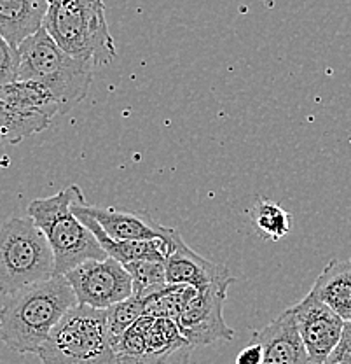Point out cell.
<instances>
[{
	"mask_svg": "<svg viewBox=\"0 0 351 364\" xmlns=\"http://www.w3.org/2000/svg\"><path fill=\"white\" fill-rule=\"evenodd\" d=\"M77 305L63 275H52L9 296L0 310V340L18 354H37L49 333Z\"/></svg>",
	"mask_w": 351,
	"mask_h": 364,
	"instance_id": "obj_1",
	"label": "cell"
},
{
	"mask_svg": "<svg viewBox=\"0 0 351 364\" xmlns=\"http://www.w3.org/2000/svg\"><path fill=\"white\" fill-rule=\"evenodd\" d=\"M86 202L82 189L70 184L48 198H35L28 205V218L46 237L52 257L55 275H65L89 259H107V254L94 235L77 218L72 205Z\"/></svg>",
	"mask_w": 351,
	"mask_h": 364,
	"instance_id": "obj_2",
	"label": "cell"
},
{
	"mask_svg": "<svg viewBox=\"0 0 351 364\" xmlns=\"http://www.w3.org/2000/svg\"><path fill=\"white\" fill-rule=\"evenodd\" d=\"M18 55L16 81H33L46 88L58 104L60 114L72 111L88 95L94 65L60 49L44 26L20 44Z\"/></svg>",
	"mask_w": 351,
	"mask_h": 364,
	"instance_id": "obj_3",
	"label": "cell"
},
{
	"mask_svg": "<svg viewBox=\"0 0 351 364\" xmlns=\"http://www.w3.org/2000/svg\"><path fill=\"white\" fill-rule=\"evenodd\" d=\"M44 30L60 49L93 65H108L117 51L108 32L104 0H55Z\"/></svg>",
	"mask_w": 351,
	"mask_h": 364,
	"instance_id": "obj_4",
	"label": "cell"
},
{
	"mask_svg": "<svg viewBox=\"0 0 351 364\" xmlns=\"http://www.w3.org/2000/svg\"><path fill=\"white\" fill-rule=\"evenodd\" d=\"M37 355L43 364H116L105 310L75 305L56 322Z\"/></svg>",
	"mask_w": 351,
	"mask_h": 364,
	"instance_id": "obj_5",
	"label": "cell"
},
{
	"mask_svg": "<svg viewBox=\"0 0 351 364\" xmlns=\"http://www.w3.org/2000/svg\"><path fill=\"white\" fill-rule=\"evenodd\" d=\"M55 275L46 237L30 218H11L0 226V294H14Z\"/></svg>",
	"mask_w": 351,
	"mask_h": 364,
	"instance_id": "obj_6",
	"label": "cell"
},
{
	"mask_svg": "<svg viewBox=\"0 0 351 364\" xmlns=\"http://www.w3.org/2000/svg\"><path fill=\"white\" fill-rule=\"evenodd\" d=\"M74 291L77 305L107 310L133 294L130 273L119 261L89 259L63 275Z\"/></svg>",
	"mask_w": 351,
	"mask_h": 364,
	"instance_id": "obj_7",
	"label": "cell"
},
{
	"mask_svg": "<svg viewBox=\"0 0 351 364\" xmlns=\"http://www.w3.org/2000/svg\"><path fill=\"white\" fill-rule=\"evenodd\" d=\"M228 289L229 286H213L203 293H196L182 309L175 324L192 347L234 338V331L224 321Z\"/></svg>",
	"mask_w": 351,
	"mask_h": 364,
	"instance_id": "obj_8",
	"label": "cell"
},
{
	"mask_svg": "<svg viewBox=\"0 0 351 364\" xmlns=\"http://www.w3.org/2000/svg\"><path fill=\"white\" fill-rule=\"evenodd\" d=\"M309 364H322L341 338L342 321L334 310L309 291L297 305L290 306Z\"/></svg>",
	"mask_w": 351,
	"mask_h": 364,
	"instance_id": "obj_9",
	"label": "cell"
},
{
	"mask_svg": "<svg viewBox=\"0 0 351 364\" xmlns=\"http://www.w3.org/2000/svg\"><path fill=\"white\" fill-rule=\"evenodd\" d=\"M168 286H191L198 293L213 286H231L234 277L224 264H217L187 247L180 233L173 237L172 250L165 261Z\"/></svg>",
	"mask_w": 351,
	"mask_h": 364,
	"instance_id": "obj_10",
	"label": "cell"
},
{
	"mask_svg": "<svg viewBox=\"0 0 351 364\" xmlns=\"http://www.w3.org/2000/svg\"><path fill=\"white\" fill-rule=\"evenodd\" d=\"M86 210L108 238L116 242L152 240V238L173 237L175 228H166L152 219L147 212L126 210L117 207H91L86 203Z\"/></svg>",
	"mask_w": 351,
	"mask_h": 364,
	"instance_id": "obj_11",
	"label": "cell"
},
{
	"mask_svg": "<svg viewBox=\"0 0 351 364\" xmlns=\"http://www.w3.org/2000/svg\"><path fill=\"white\" fill-rule=\"evenodd\" d=\"M254 336L262 347L260 364H309L290 309L273 318L266 328L255 331Z\"/></svg>",
	"mask_w": 351,
	"mask_h": 364,
	"instance_id": "obj_12",
	"label": "cell"
},
{
	"mask_svg": "<svg viewBox=\"0 0 351 364\" xmlns=\"http://www.w3.org/2000/svg\"><path fill=\"white\" fill-rule=\"evenodd\" d=\"M48 9V0H0V36L18 49L43 28Z\"/></svg>",
	"mask_w": 351,
	"mask_h": 364,
	"instance_id": "obj_13",
	"label": "cell"
},
{
	"mask_svg": "<svg viewBox=\"0 0 351 364\" xmlns=\"http://www.w3.org/2000/svg\"><path fill=\"white\" fill-rule=\"evenodd\" d=\"M147 364H189L192 345L169 318L149 317L145 329Z\"/></svg>",
	"mask_w": 351,
	"mask_h": 364,
	"instance_id": "obj_14",
	"label": "cell"
},
{
	"mask_svg": "<svg viewBox=\"0 0 351 364\" xmlns=\"http://www.w3.org/2000/svg\"><path fill=\"white\" fill-rule=\"evenodd\" d=\"M311 293L348 322L351 316V257L332 259L316 277Z\"/></svg>",
	"mask_w": 351,
	"mask_h": 364,
	"instance_id": "obj_15",
	"label": "cell"
},
{
	"mask_svg": "<svg viewBox=\"0 0 351 364\" xmlns=\"http://www.w3.org/2000/svg\"><path fill=\"white\" fill-rule=\"evenodd\" d=\"M0 104L20 112H32L49 119L60 114V107L46 88L33 81H14L0 88Z\"/></svg>",
	"mask_w": 351,
	"mask_h": 364,
	"instance_id": "obj_16",
	"label": "cell"
},
{
	"mask_svg": "<svg viewBox=\"0 0 351 364\" xmlns=\"http://www.w3.org/2000/svg\"><path fill=\"white\" fill-rule=\"evenodd\" d=\"M248 214H250L255 230L267 240H282L292 231V214L277 202L257 198Z\"/></svg>",
	"mask_w": 351,
	"mask_h": 364,
	"instance_id": "obj_17",
	"label": "cell"
},
{
	"mask_svg": "<svg viewBox=\"0 0 351 364\" xmlns=\"http://www.w3.org/2000/svg\"><path fill=\"white\" fill-rule=\"evenodd\" d=\"M198 291L191 286H165L157 293L143 298V317L169 318L175 322L186 303Z\"/></svg>",
	"mask_w": 351,
	"mask_h": 364,
	"instance_id": "obj_18",
	"label": "cell"
},
{
	"mask_svg": "<svg viewBox=\"0 0 351 364\" xmlns=\"http://www.w3.org/2000/svg\"><path fill=\"white\" fill-rule=\"evenodd\" d=\"M130 273L131 284H133V294L145 298L157 291L163 289L166 284L165 261H133V263L123 264Z\"/></svg>",
	"mask_w": 351,
	"mask_h": 364,
	"instance_id": "obj_19",
	"label": "cell"
},
{
	"mask_svg": "<svg viewBox=\"0 0 351 364\" xmlns=\"http://www.w3.org/2000/svg\"><path fill=\"white\" fill-rule=\"evenodd\" d=\"M142 317L143 298H140V296L131 294L130 298L108 306V309L105 310V318H107V329L112 343Z\"/></svg>",
	"mask_w": 351,
	"mask_h": 364,
	"instance_id": "obj_20",
	"label": "cell"
},
{
	"mask_svg": "<svg viewBox=\"0 0 351 364\" xmlns=\"http://www.w3.org/2000/svg\"><path fill=\"white\" fill-rule=\"evenodd\" d=\"M18 67H20L18 49H14L13 46L0 36V88L16 81Z\"/></svg>",
	"mask_w": 351,
	"mask_h": 364,
	"instance_id": "obj_21",
	"label": "cell"
},
{
	"mask_svg": "<svg viewBox=\"0 0 351 364\" xmlns=\"http://www.w3.org/2000/svg\"><path fill=\"white\" fill-rule=\"evenodd\" d=\"M322 364H351V324L346 322L341 338Z\"/></svg>",
	"mask_w": 351,
	"mask_h": 364,
	"instance_id": "obj_22",
	"label": "cell"
},
{
	"mask_svg": "<svg viewBox=\"0 0 351 364\" xmlns=\"http://www.w3.org/2000/svg\"><path fill=\"white\" fill-rule=\"evenodd\" d=\"M260 363H262V347H260L257 341L247 345V347H245L236 358V364H260Z\"/></svg>",
	"mask_w": 351,
	"mask_h": 364,
	"instance_id": "obj_23",
	"label": "cell"
},
{
	"mask_svg": "<svg viewBox=\"0 0 351 364\" xmlns=\"http://www.w3.org/2000/svg\"><path fill=\"white\" fill-rule=\"evenodd\" d=\"M48 2H49V4H52V2H55V0H48Z\"/></svg>",
	"mask_w": 351,
	"mask_h": 364,
	"instance_id": "obj_24",
	"label": "cell"
},
{
	"mask_svg": "<svg viewBox=\"0 0 351 364\" xmlns=\"http://www.w3.org/2000/svg\"><path fill=\"white\" fill-rule=\"evenodd\" d=\"M348 322H350V324H351V316H350V321H348Z\"/></svg>",
	"mask_w": 351,
	"mask_h": 364,
	"instance_id": "obj_25",
	"label": "cell"
}]
</instances>
